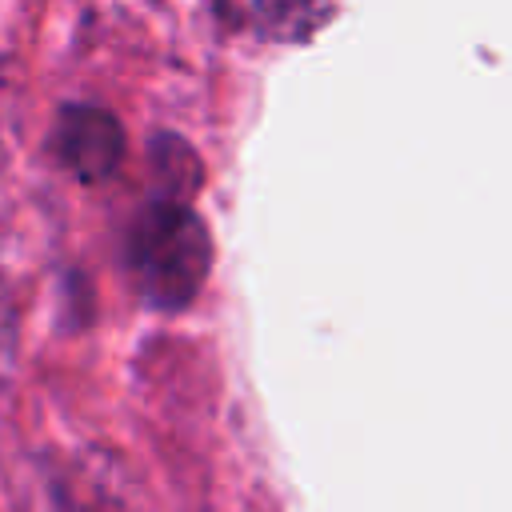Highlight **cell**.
<instances>
[{
	"mask_svg": "<svg viewBox=\"0 0 512 512\" xmlns=\"http://www.w3.org/2000/svg\"><path fill=\"white\" fill-rule=\"evenodd\" d=\"M212 268V240L200 216L180 200H160L144 208L128 236V272L136 288L160 304H188Z\"/></svg>",
	"mask_w": 512,
	"mask_h": 512,
	"instance_id": "cell-1",
	"label": "cell"
},
{
	"mask_svg": "<svg viewBox=\"0 0 512 512\" xmlns=\"http://www.w3.org/2000/svg\"><path fill=\"white\" fill-rule=\"evenodd\" d=\"M56 156L80 180H104L124 160V128L104 108H68L56 124Z\"/></svg>",
	"mask_w": 512,
	"mask_h": 512,
	"instance_id": "cell-2",
	"label": "cell"
},
{
	"mask_svg": "<svg viewBox=\"0 0 512 512\" xmlns=\"http://www.w3.org/2000/svg\"><path fill=\"white\" fill-rule=\"evenodd\" d=\"M336 8L340 0H256V24L264 28V36L296 44L320 32Z\"/></svg>",
	"mask_w": 512,
	"mask_h": 512,
	"instance_id": "cell-3",
	"label": "cell"
}]
</instances>
